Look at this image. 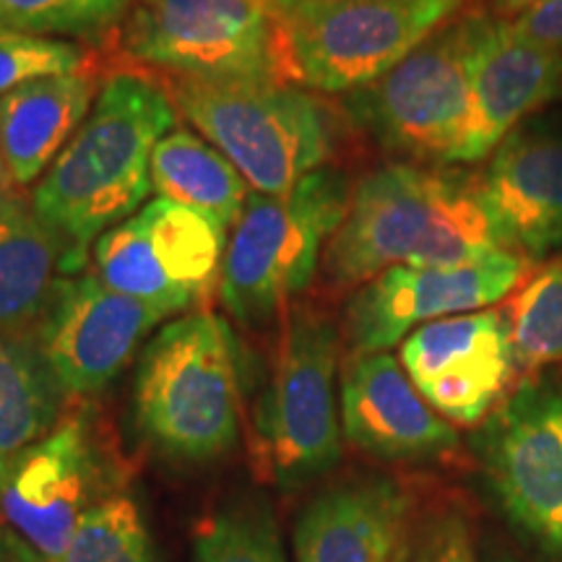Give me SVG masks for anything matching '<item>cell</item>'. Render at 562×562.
Returning <instances> with one entry per match:
<instances>
[{"mask_svg":"<svg viewBox=\"0 0 562 562\" xmlns=\"http://www.w3.org/2000/svg\"><path fill=\"white\" fill-rule=\"evenodd\" d=\"M97 102V81L87 70L21 83L0 100V154L11 182H40L79 133Z\"/></svg>","mask_w":562,"mask_h":562,"instance_id":"obj_20","label":"cell"},{"mask_svg":"<svg viewBox=\"0 0 562 562\" xmlns=\"http://www.w3.org/2000/svg\"><path fill=\"white\" fill-rule=\"evenodd\" d=\"M60 237L16 188L0 193V336H34L63 271Z\"/></svg>","mask_w":562,"mask_h":562,"instance_id":"obj_21","label":"cell"},{"mask_svg":"<svg viewBox=\"0 0 562 562\" xmlns=\"http://www.w3.org/2000/svg\"><path fill=\"white\" fill-rule=\"evenodd\" d=\"M102 453L83 414L60 425L13 463L0 490V550L16 562H58L97 508Z\"/></svg>","mask_w":562,"mask_h":562,"instance_id":"obj_12","label":"cell"},{"mask_svg":"<svg viewBox=\"0 0 562 562\" xmlns=\"http://www.w3.org/2000/svg\"><path fill=\"white\" fill-rule=\"evenodd\" d=\"M0 562H16L13 558H9V554H5L3 550H0Z\"/></svg>","mask_w":562,"mask_h":562,"instance_id":"obj_34","label":"cell"},{"mask_svg":"<svg viewBox=\"0 0 562 562\" xmlns=\"http://www.w3.org/2000/svg\"><path fill=\"white\" fill-rule=\"evenodd\" d=\"M391 562H476L472 531L456 510L409 518Z\"/></svg>","mask_w":562,"mask_h":562,"instance_id":"obj_29","label":"cell"},{"mask_svg":"<svg viewBox=\"0 0 562 562\" xmlns=\"http://www.w3.org/2000/svg\"><path fill=\"white\" fill-rule=\"evenodd\" d=\"M341 432L381 461H430L459 446L453 425L422 398L389 351L351 355L341 375Z\"/></svg>","mask_w":562,"mask_h":562,"instance_id":"obj_18","label":"cell"},{"mask_svg":"<svg viewBox=\"0 0 562 562\" xmlns=\"http://www.w3.org/2000/svg\"><path fill=\"white\" fill-rule=\"evenodd\" d=\"M58 562H159V552L136 501L115 492L89 510Z\"/></svg>","mask_w":562,"mask_h":562,"instance_id":"obj_26","label":"cell"},{"mask_svg":"<svg viewBox=\"0 0 562 562\" xmlns=\"http://www.w3.org/2000/svg\"><path fill=\"white\" fill-rule=\"evenodd\" d=\"M398 362L442 419L482 425L501 406L518 368L508 313L484 307L427 323L402 341Z\"/></svg>","mask_w":562,"mask_h":562,"instance_id":"obj_15","label":"cell"},{"mask_svg":"<svg viewBox=\"0 0 562 562\" xmlns=\"http://www.w3.org/2000/svg\"><path fill=\"white\" fill-rule=\"evenodd\" d=\"M193 562H290L271 505L243 495L211 513L193 539Z\"/></svg>","mask_w":562,"mask_h":562,"instance_id":"obj_24","label":"cell"},{"mask_svg":"<svg viewBox=\"0 0 562 562\" xmlns=\"http://www.w3.org/2000/svg\"><path fill=\"white\" fill-rule=\"evenodd\" d=\"M271 3L277 5V9H290V5L302 3V0H271Z\"/></svg>","mask_w":562,"mask_h":562,"instance_id":"obj_33","label":"cell"},{"mask_svg":"<svg viewBox=\"0 0 562 562\" xmlns=\"http://www.w3.org/2000/svg\"><path fill=\"white\" fill-rule=\"evenodd\" d=\"M9 188H13V182H11V175H9V170H5L3 154H0V193L9 191Z\"/></svg>","mask_w":562,"mask_h":562,"instance_id":"obj_32","label":"cell"},{"mask_svg":"<svg viewBox=\"0 0 562 562\" xmlns=\"http://www.w3.org/2000/svg\"><path fill=\"white\" fill-rule=\"evenodd\" d=\"M490 11H461L383 79L344 97L351 123L385 151L456 165L472 121V74Z\"/></svg>","mask_w":562,"mask_h":562,"instance_id":"obj_7","label":"cell"},{"mask_svg":"<svg viewBox=\"0 0 562 562\" xmlns=\"http://www.w3.org/2000/svg\"><path fill=\"white\" fill-rule=\"evenodd\" d=\"M133 414L157 451L186 463L227 456L240 438V349L229 323L193 311L167 323L140 355Z\"/></svg>","mask_w":562,"mask_h":562,"instance_id":"obj_3","label":"cell"},{"mask_svg":"<svg viewBox=\"0 0 562 562\" xmlns=\"http://www.w3.org/2000/svg\"><path fill=\"white\" fill-rule=\"evenodd\" d=\"M461 9L463 0H302L279 9V74L347 97L383 79Z\"/></svg>","mask_w":562,"mask_h":562,"instance_id":"obj_6","label":"cell"},{"mask_svg":"<svg viewBox=\"0 0 562 562\" xmlns=\"http://www.w3.org/2000/svg\"><path fill=\"white\" fill-rule=\"evenodd\" d=\"M175 117L170 94L149 79L115 74L100 89L79 133L32 193L37 214L66 248L63 273L81 271L104 232L146 206L154 149Z\"/></svg>","mask_w":562,"mask_h":562,"instance_id":"obj_1","label":"cell"},{"mask_svg":"<svg viewBox=\"0 0 562 562\" xmlns=\"http://www.w3.org/2000/svg\"><path fill=\"white\" fill-rule=\"evenodd\" d=\"M503 250L480 180L391 161L357 182L323 269L334 284L362 286L393 266H467Z\"/></svg>","mask_w":562,"mask_h":562,"instance_id":"obj_2","label":"cell"},{"mask_svg":"<svg viewBox=\"0 0 562 562\" xmlns=\"http://www.w3.org/2000/svg\"><path fill=\"white\" fill-rule=\"evenodd\" d=\"M227 232L199 211L154 199L97 240L94 273L110 290L165 318L209 302L220 290Z\"/></svg>","mask_w":562,"mask_h":562,"instance_id":"obj_11","label":"cell"},{"mask_svg":"<svg viewBox=\"0 0 562 562\" xmlns=\"http://www.w3.org/2000/svg\"><path fill=\"white\" fill-rule=\"evenodd\" d=\"M144 3H146V0H144Z\"/></svg>","mask_w":562,"mask_h":562,"instance_id":"obj_36","label":"cell"},{"mask_svg":"<svg viewBox=\"0 0 562 562\" xmlns=\"http://www.w3.org/2000/svg\"><path fill=\"white\" fill-rule=\"evenodd\" d=\"M125 50L180 79H281L279 9L271 0H146L125 26Z\"/></svg>","mask_w":562,"mask_h":562,"instance_id":"obj_10","label":"cell"},{"mask_svg":"<svg viewBox=\"0 0 562 562\" xmlns=\"http://www.w3.org/2000/svg\"><path fill=\"white\" fill-rule=\"evenodd\" d=\"M412 497L385 476L321 490L294 524V562H391L409 524Z\"/></svg>","mask_w":562,"mask_h":562,"instance_id":"obj_19","label":"cell"},{"mask_svg":"<svg viewBox=\"0 0 562 562\" xmlns=\"http://www.w3.org/2000/svg\"><path fill=\"white\" fill-rule=\"evenodd\" d=\"M526 271L529 261L510 250L467 266H393L351 294L344 334L355 355L389 351L427 323L505 300Z\"/></svg>","mask_w":562,"mask_h":562,"instance_id":"obj_13","label":"cell"},{"mask_svg":"<svg viewBox=\"0 0 562 562\" xmlns=\"http://www.w3.org/2000/svg\"><path fill=\"white\" fill-rule=\"evenodd\" d=\"M131 9V0H0V32L34 37H100Z\"/></svg>","mask_w":562,"mask_h":562,"instance_id":"obj_27","label":"cell"},{"mask_svg":"<svg viewBox=\"0 0 562 562\" xmlns=\"http://www.w3.org/2000/svg\"><path fill=\"white\" fill-rule=\"evenodd\" d=\"M172 102L256 193L292 191L334 154L331 110L281 79H180Z\"/></svg>","mask_w":562,"mask_h":562,"instance_id":"obj_4","label":"cell"},{"mask_svg":"<svg viewBox=\"0 0 562 562\" xmlns=\"http://www.w3.org/2000/svg\"><path fill=\"white\" fill-rule=\"evenodd\" d=\"M66 398L34 336H0V490L13 463L60 425Z\"/></svg>","mask_w":562,"mask_h":562,"instance_id":"obj_23","label":"cell"},{"mask_svg":"<svg viewBox=\"0 0 562 562\" xmlns=\"http://www.w3.org/2000/svg\"><path fill=\"white\" fill-rule=\"evenodd\" d=\"M165 315L110 290L94 271L55 281L34 341L68 396H94L121 375Z\"/></svg>","mask_w":562,"mask_h":562,"instance_id":"obj_14","label":"cell"},{"mask_svg":"<svg viewBox=\"0 0 562 562\" xmlns=\"http://www.w3.org/2000/svg\"><path fill=\"white\" fill-rule=\"evenodd\" d=\"M562 97V50L490 11L472 74V121L456 165L487 159L518 125Z\"/></svg>","mask_w":562,"mask_h":562,"instance_id":"obj_17","label":"cell"},{"mask_svg":"<svg viewBox=\"0 0 562 562\" xmlns=\"http://www.w3.org/2000/svg\"><path fill=\"white\" fill-rule=\"evenodd\" d=\"M544 3H550V0H490L492 13L501 19H508V21L524 16V13L539 9V5H544Z\"/></svg>","mask_w":562,"mask_h":562,"instance_id":"obj_31","label":"cell"},{"mask_svg":"<svg viewBox=\"0 0 562 562\" xmlns=\"http://www.w3.org/2000/svg\"><path fill=\"white\" fill-rule=\"evenodd\" d=\"M87 55L68 40L0 32V100L21 83L55 74H79Z\"/></svg>","mask_w":562,"mask_h":562,"instance_id":"obj_28","label":"cell"},{"mask_svg":"<svg viewBox=\"0 0 562 562\" xmlns=\"http://www.w3.org/2000/svg\"><path fill=\"white\" fill-rule=\"evenodd\" d=\"M339 347V331L326 315L294 311L286 321L252 419L256 459L279 490L307 487L341 459Z\"/></svg>","mask_w":562,"mask_h":562,"instance_id":"obj_8","label":"cell"},{"mask_svg":"<svg viewBox=\"0 0 562 562\" xmlns=\"http://www.w3.org/2000/svg\"><path fill=\"white\" fill-rule=\"evenodd\" d=\"M351 191L347 175L331 167L315 170L281 195L250 191L224 252L220 294L232 318L266 326L311 286L347 216Z\"/></svg>","mask_w":562,"mask_h":562,"instance_id":"obj_5","label":"cell"},{"mask_svg":"<svg viewBox=\"0 0 562 562\" xmlns=\"http://www.w3.org/2000/svg\"><path fill=\"white\" fill-rule=\"evenodd\" d=\"M513 355L526 370L562 364V256L524 281L508 311Z\"/></svg>","mask_w":562,"mask_h":562,"instance_id":"obj_25","label":"cell"},{"mask_svg":"<svg viewBox=\"0 0 562 562\" xmlns=\"http://www.w3.org/2000/svg\"><path fill=\"white\" fill-rule=\"evenodd\" d=\"M476 180L505 248L526 261L562 250L560 115L529 117L510 131Z\"/></svg>","mask_w":562,"mask_h":562,"instance_id":"obj_16","label":"cell"},{"mask_svg":"<svg viewBox=\"0 0 562 562\" xmlns=\"http://www.w3.org/2000/svg\"><path fill=\"white\" fill-rule=\"evenodd\" d=\"M151 191L157 199L199 211L222 232L235 229L250 199V186L237 167L188 128H172L154 149Z\"/></svg>","mask_w":562,"mask_h":562,"instance_id":"obj_22","label":"cell"},{"mask_svg":"<svg viewBox=\"0 0 562 562\" xmlns=\"http://www.w3.org/2000/svg\"><path fill=\"white\" fill-rule=\"evenodd\" d=\"M513 26L529 40L544 42V45L562 50V0H550L524 16L513 19Z\"/></svg>","mask_w":562,"mask_h":562,"instance_id":"obj_30","label":"cell"},{"mask_svg":"<svg viewBox=\"0 0 562 562\" xmlns=\"http://www.w3.org/2000/svg\"><path fill=\"white\" fill-rule=\"evenodd\" d=\"M495 562H510V560H505V558H503V560H495Z\"/></svg>","mask_w":562,"mask_h":562,"instance_id":"obj_35","label":"cell"},{"mask_svg":"<svg viewBox=\"0 0 562 562\" xmlns=\"http://www.w3.org/2000/svg\"><path fill=\"white\" fill-rule=\"evenodd\" d=\"M503 516L562 562V383L529 375L482 422L474 440Z\"/></svg>","mask_w":562,"mask_h":562,"instance_id":"obj_9","label":"cell"}]
</instances>
